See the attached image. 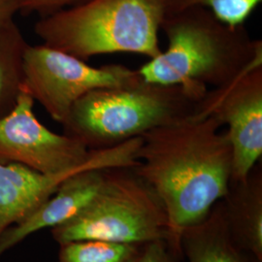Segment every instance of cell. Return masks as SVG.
<instances>
[{"label":"cell","instance_id":"6da1fadb","mask_svg":"<svg viewBox=\"0 0 262 262\" xmlns=\"http://www.w3.org/2000/svg\"><path fill=\"white\" fill-rule=\"evenodd\" d=\"M222 123L194 114L141 136L133 166L159 196L168 219V244L183 258L184 231L206 217L228 191L232 148Z\"/></svg>","mask_w":262,"mask_h":262},{"label":"cell","instance_id":"7a4b0ae2","mask_svg":"<svg viewBox=\"0 0 262 262\" xmlns=\"http://www.w3.org/2000/svg\"><path fill=\"white\" fill-rule=\"evenodd\" d=\"M160 30L168 40L165 51L138 68L143 80L181 85L205 95L256 66H262L261 40L245 26L230 27L203 7L166 14Z\"/></svg>","mask_w":262,"mask_h":262},{"label":"cell","instance_id":"3957f363","mask_svg":"<svg viewBox=\"0 0 262 262\" xmlns=\"http://www.w3.org/2000/svg\"><path fill=\"white\" fill-rule=\"evenodd\" d=\"M205 95L181 85L150 83L141 77L133 84L85 94L72 106L61 125L64 134L90 150L110 149L196 114Z\"/></svg>","mask_w":262,"mask_h":262},{"label":"cell","instance_id":"277c9868","mask_svg":"<svg viewBox=\"0 0 262 262\" xmlns=\"http://www.w3.org/2000/svg\"><path fill=\"white\" fill-rule=\"evenodd\" d=\"M162 0H88L41 17L34 31L49 47L88 61L130 53L151 59L161 53Z\"/></svg>","mask_w":262,"mask_h":262},{"label":"cell","instance_id":"5b68a950","mask_svg":"<svg viewBox=\"0 0 262 262\" xmlns=\"http://www.w3.org/2000/svg\"><path fill=\"white\" fill-rule=\"evenodd\" d=\"M51 231L58 245L80 240L145 245L168 241V219L157 193L133 166L112 167L105 170L94 200Z\"/></svg>","mask_w":262,"mask_h":262},{"label":"cell","instance_id":"8992f818","mask_svg":"<svg viewBox=\"0 0 262 262\" xmlns=\"http://www.w3.org/2000/svg\"><path fill=\"white\" fill-rule=\"evenodd\" d=\"M35 101L24 88L17 103L0 119V161L57 174L98 165L105 168L137 165L142 139L137 137L105 150H90L64 133L50 130L38 120Z\"/></svg>","mask_w":262,"mask_h":262},{"label":"cell","instance_id":"52a82bcc","mask_svg":"<svg viewBox=\"0 0 262 262\" xmlns=\"http://www.w3.org/2000/svg\"><path fill=\"white\" fill-rule=\"evenodd\" d=\"M137 69L122 64L90 66L85 60L41 43L28 45L24 88L60 124L78 99L93 91L133 84Z\"/></svg>","mask_w":262,"mask_h":262},{"label":"cell","instance_id":"ba28073f","mask_svg":"<svg viewBox=\"0 0 262 262\" xmlns=\"http://www.w3.org/2000/svg\"><path fill=\"white\" fill-rule=\"evenodd\" d=\"M197 115L215 118L227 125L232 148V178H247L261 162L262 66H256L229 84L209 90Z\"/></svg>","mask_w":262,"mask_h":262},{"label":"cell","instance_id":"9c48e42d","mask_svg":"<svg viewBox=\"0 0 262 262\" xmlns=\"http://www.w3.org/2000/svg\"><path fill=\"white\" fill-rule=\"evenodd\" d=\"M106 169H84L66 179L35 212L2 233L0 258L30 235L62 225L81 213L98 193Z\"/></svg>","mask_w":262,"mask_h":262},{"label":"cell","instance_id":"30bf717a","mask_svg":"<svg viewBox=\"0 0 262 262\" xmlns=\"http://www.w3.org/2000/svg\"><path fill=\"white\" fill-rule=\"evenodd\" d=\"M90 165L57 174H44L14 162L0 161V236L35 212L71 175Z\"/></svg>","mask_w":262,"mask_h":262},{"label":"cell","instance_id":"8fae6325","mask_svg":"<svg viewBox=\"0 0 262 262\" xmlns=\"http://www.w3.org/2000/svg\"><path fill=\"white\" fill-rule=\"evenodd\" d=\"M228 232L234 243L262 262V166L258 162L241 181H231L220 200Z\"/></svg>","mask_w":262,"mask_h":262},{"label":"cell","instance_id":"7c38bea8","mask_svg":"<svg viewBox=\"0 0 262 262\" xmlns=\"http://www.w3.org/2000/svg\"><path fill=\"white\" fill-rule=\"evenodd\" d=\"M181 249L187 262H259L231 239L220 201L204 220L184 231Z\"/></svg>","mask_w":262,"mask_h":262},{"label":"cell","instance_id":"4fadbf2b","mask_svg":"<svg viewBox=\"0 0 262 262\" xmlns=\"http://www.w3.org/2000/svg\"><path fill=\"white\" fill-rule=\"evenodd\" d=\"M28 45L15 20L0 27V119L14 108L24 89Z\"/></svg>","mask_w":262,"mask_h":262},{"label":"cell","instance_id":"5bb4252c","mask_svg":"<svg viewBox=\"0 0 262 262\" xmlns=\"http://www.w3.org/2000/svg\"><path fill=\"white\" fill-rule=\"evenodd\" d=\"M145 245L104 240L72 241L59 245L58 262H137Z\"/></svg>","mask_w":262,"mask_h":262},{"label":"cell","instance_id":"9a60e30c","mask_svg":"<svg viewBox=\"0 0 262 262\" xmlns=\"http://www.w3.org/2000/svg\"><path fill=\"white\" fill-rule=\"evenodd\" d=\"M262 0H162L164 15L190 7H203L230 27L244 26Z\"/></svg>","mask_w":262,"mask_h":262},{"label":"cell","instance_id":"2e32d148","mask_svg":"<svg viewBox=\"0 0 262 262\" xmlns=\"http://www.w3.org/2000/svg\"><path fill=\"white\" fill-rule=\"evenodd\" d=\"M85 1L88 0H19V13L37 14L41 18Z\"/></svg>","mask_w":262,"mask_h":262},{"label":"cell","instance_id":"e0dca14e","mask_svg":"<svg viewBox=\"0 0 262 262\" xmlns=\"http://www.w3.org/2000/svg\"><path fill=\"white\" fill-rule=\"evenodd\" d=\"M164 240L146 244L137 262H179Z\"/></svg>","mask_w":262,"mask_h":262},{"label":"cell","instance_id":"ac0fdd59","mask_svg":"<svg viewBox=\"0 0 262 262\" xmlns=\"http://www.w3.org/2000/svg\"><path fill=\"white\" fill-rule=\"evenodd\" d=\"M19 13V0H0V27L15 20Z\"/></svg>","mask_w":262,"mask_h":262}]
</instances>
